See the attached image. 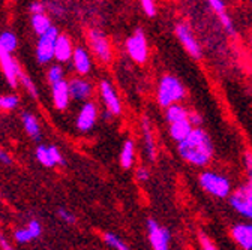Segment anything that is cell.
Returning a JSON list of instances; mask_svg holds the SVG:
<instances>
[{"label":"cell","mask_w":252,"mask_h":250,"mask_svg":"<svg viewBox=\"0 0 252 250\" xmlns=\"http://www.w3.org/2000/svg\"><path fill=\"white\" fill-rule=\"evenodd\" d=\"M188 117H189V111L180 104L173 105L165 110V120L168 124H173V123H177L182 120H188Z\"/></svg>","instance_id":"cell-22"},{"label":"cell","mask_w":252,"mask_h":250,"mask_svg":"<svg viewBox=\"0 0 252 250\" xmlns=\"http://www.w3.org/2000/svg\"><path fill=\"white\" fill-rule=\"evenodd\" d=\"M174 33L189 56H192L194 58H201V47H200L197 38L194 36L191 27H189L186 23H179L174 28Z\"/></svg>","instance_id":"cell-8"},{"label":"cell","mask_w":252,"mask_h":250,"mask_svg":"<svg viewBox=\"0 0 252 250\" xmlns=\"http://www.w3.org/2000/svg\"><path fill=\"white\" fill-rule=\"evenodd\" d=\"M48 148H50V153H51V158H53L54 164H63V158H62L60 151L56 147H48Z\"/></svg>","instance_id":"cell-41"},{"label":"cell","mask_w":252,"mask_h":250,"mask_svg":"<svg viewBox=\"0 0 252 250\" xmlns=\"http://www.w3.org/2000/svg\"><path fill=\"white\" fill-rule=\"evenodd\" d=\"M32 26H33V30L39 36L45 35L48 30L53 27L50 18L45 14H36V15L32 17Z\"/></svg>","instance_id":"cell-23"},{"label":"cell","mask_w":252,"mask_h":250,"mask_svg":"<svg viewBox=\"0 0 252 250\" xmlns=\"http://www.w3.org/2000/svg\"><path fill=\"white\" fill-rule=\"evenodd\" d=\"M98 118V110L96 105L93 102H86L83 105V108L80 110V114L77 117V128L81 132H89L90 129H93L94 123H96Z\"/></svg>","instance_id":"cell-12"},{"label":"cell","mask_w":252,"mask_h":250,"mask_svg":"<svg viewBox=\"0 0 252 250\" xmlns=\"http://www.w3.org/2000/svg\"><path fill=\"white\" fill-rule=\"evenodd\" d=\"M141 134H143L144 153L147 156V159L150 162H153L156 159V141H155L153 129H152V124H150V120L147 115H143V118H141Z\"/></svg>","instance_id":"cell-13"},{"label":"cell","mask_w":252,"mask_h":250,"mask_svg":"<svg viewBox=\"0 0 252 250\" xmlns=\"http://www.w3.org/2000/svg\"><path fill=\"white\" fill-rule=\"evenodd\" d=\"M126 51L135 63H146L149 58V44L141 28H137L135 33L126 41Z\"/></svg>","instance_id":"cell-5"},{"label":"cell","mask_w":252,"mask_h":250,"mask_svg":"<svg viewBox=\"0 0 252 250\" xmlns=\"http://www.w3.org/2000/svg\"><path fill=\"white\" fill-rule=\"evenodd\" d=\"M99 93H101V98L104 101V105L107 108V112H110L111 115H120L122 114V104H120V99H119L117 93H116V90L110 81H101Z\"/></svg>","instance_id":"cell-10"},{"label":"cell","mask_w":252,"mask_h":250,"mask_svg":"<svg viewBox=\"0 0 252 250\" xmlns=\"http://www.w3.org/2000/svg\"><path fill=\"white\" fill-rule=\"evenodd\" d=\"M177 153L186 164L204 168L213 159L215 147L209 134L203 128H197L186 139L177 144Z\"/></svg>","instance_id":"cell-1"},{"label":"cell","mask_w":252,"mask_h":250,"mask_svg":"<svg viewBox=\"0 0 252 250\" xmlns=\"http://www.w3.org/2000/svg\"><path fill=\"white\" fill-rule=\"evenodd\" d=\"M23 124L26 132L33 138V139H41V129H39V123L36 117L30 112H23Z\"/></svg>","instance_id":"cell-21"},{"label":"cell","mask_w":252,"mask_h":250,"mask_svg":"<svg viewBox=\"0 0 252 250\" xmlns=\"http://www.w3.org/2000/svg\"><path fill=\"white\" fill-rule=\"evenodd\" d=\"M0 162L5 164V165H9L12 162V158H11V156L5 150H2V148H0Z\"/></svg>","instance_id":"cell-42"},{"label":"cell","mask_w":252,"mask_h":250,"mask_svg":"<svg viewBox=\"0 0 252 250\" xmlns=\"http://www.w3.org/2000/svg\"><path fill=\"white\" fill-rule=\"evenodd\" d=\"M198 240H200V246H201V250H218V247L213 244V241L206 235V234H203V232H200V237H198Z\"/></svg>","instance_id":"cell-34"},{"label":"cell","mask_w":252,"mask_h":250,"mask_svg":"<svg viewBox=\"0 0 252 250\" xmlns=\"http://www.w3.org/2000/svg\"><path fill=\"white\" fill-rule=\"evenodd\" d=\"M48 80H50V83L53 85L57 84V83H60V81H63V71L59 66H53L48 71Z\"/></svg>","instance_id":"cell-33"},{"label":"cell","mask_w":252,"mask_h":250,"mask_svg":"<svg viewBox=\"0 0 252 250\" xmlns=\"http://www.w3.org/2000/svg\"><path fill=\"white\" fill-rule=\"evenodd\" d=\"M104 241L110 246V247H113L114 250H132V249H129L128 246H126L116 234H113V232H105L104 234Z\"/></svg>","instance_id":"cell-27"},{"label":"cell","mask_w":252,"mask_h":250,"mask_svg":"<svg viewBox=\"0 0 252 250\" xmlns=\"http://www.w3.org/2000/svg\"><path fill=\"white\" fill-rule=\"evenodd\" d=\"M0 244H2V247H3L5 250H12V249H11V246L8 244V241H6L5 238H0Z\"/></svg>","instance_id":"cell-43"},{"label":"cell","mask_w":252,"mask_h":250,"mask_svg":"<svg viewBox=\"0 0 252 250\" xmlns=\"http://www.w3.org/2000/svg\"><path fill=\"white\" fill-rule=\"evenodd\" d=\"M89 42L90 47L102 63H110L113 60V48L110 44V39L105 36L98 28H90L89 30Z\"/></svg>","instance_id":"cell-6"},{"label":"cell","mask_w":252,"mask_h":250,"mask_svg":"<svg viewBox=\"0 0 252 250\" xmlns=\"http://www.w3.org/2000/svg\"><path fill=\"white\" fill-rule=\"evenodd\" d=\"M57 216L62 219L63 222H66V223H75V216L72 214V213H69L68 210H65V208H59L57 210Z\"/></svg>","instance_id":"cell-36"},{"label":"cell","mask_w":252,"mask_h":250,"mask_svg":"<svg viewBox=\"0 0 252 250\" xmlns=\"http://www.w3.org/2000/svg\"><path fill=\"white\" fill-rule=\"evenodd\" d=\"M69 99H71L69 85L66 81H60L53 85V101L59 110H65L69 104Z\"/></svg>","instance_id":"cell-16"},{"label":"cell","mask_w":252,"mask_h":250,"mask_svg":"<svg viewBox=\"0 0 252 250\" xmlns=\"http://www.w3.org/2000/svg\"><path fill=\"white\" fill-rule=\"evenodd\" d=\"M14 238H15V241L20 243V244H24V243H29V241L33 240V237H32V234L29 232L27 228H26V229H17L15 234H14Z\"/></svg>","instance_id":"cell-32"},{"label":"cell","mask_w":252,"mask_h":250,"mask_svg":"<svg viewBox=\"0 0 252 250\" xmlns=\"http://www.w3.org/2000/svg\"><path fill=\"white\" fill-rule=\"evenodd\" d=\"M36 159L44 165V167H54V161L51 158V153H50V148L45 147V145H39L36 148Z\"/></svg>","instance_id":"cell-26"},{"label":"cell","mask_w":252,"mask_h":250,"mask_svg":"<svg viewBox=\"0 0 252 250\" xmlns=\"http://www.w3.org/2000/svg\"><path fill=\"white\" fill-rule=\"evenodd\" d=\"M189 121H191V124H192V128L194 129H197V128H201V124H203V117L198 114V112H195V111H189Z\"/></svg>","instance_id":"cell-38"},{"label":"cell","mask_w":252,"mask_h":250,"mask_svg":"<svg viewBox=\"0 0 252 250\" xmlns=\"http://www.w3.org/2000/svg\"><path fill=\"white\" fill-rule=\"evenodd\" d=\"M59 38V32L56 27H51L48 32L42 36H39L38 47H36V58L39 63H48V61L54 57V47L56 41Z\"/></svg>","instance_id":"cell-9"},{"label":"cell","mask_w":252,"mask_h":250,"mask_svg":"<svg viewBox=\"0 0 252 250\" xmlns=\"http://www.w3.org/2000/svg\"><path fill=\"white\" fill-rule=\"evenodd\" d=\"M0 66L3 69V74L8 80V83L15 87L20 81V75L23 74L20 69V65L15 61L14 57H11V54H3L0 57Z\"/></svg>","instance_id":"cell-14"},{"label":"cell","mask_w":252,"mask_h":250,"mask_svg":"<svg viewBox=\"0 0 252 250\" xmlns=\"http://www.w3.org/2000/svg\"><path fill=\"white\" fill-rule=\"evenodd\" d=\"M72 60H74V68L80 75H86L90 72L92 61H90L89 53L84 48H75L72 54Z\"/></svg>","instance_id":"cell-19"},{"label":"cell","mask_w":252,"mask_h":250,"mask_svg":"<svg viewBox=\"0 0 252 250\" xmlns=\"http://www.w3.org/2000/svg\"><path fill=\"white\" fill-rule=\"evenodd\" d=\"M251 44H252V41H251Z\"/></svg>","instance_id":"cell-45"},{"label":"cell","mask_w":252,"mask_h":250,"mask_svg":"<svg viewBox=\"0 0 252 250\" xmlns=\"http://www.w3.org/2000/svg\"><path fill=\"white\" fill-rule=\"evenodd\" d=\"M30 9H32V12H33V15H36V14H44L45 5H44L42 2H33V3L30 5Z\"/></svg>","instance_id":"cell-40"},{"label":"cell","mask_w":252,"mask_h":250,"mask_svg":"<svg viewBox=\"0 0 252 250\" xmlns=\"http://www.w3.org/2000/svg\"><path fill=\"white\" fill-rule=\"evenodd\" d=\"M69 85V95L72 99L75 101H86L90 98L92 95V84L86 80H81V78H74L68 83Z\"/></svg>","instance_id":"cell-15"},{"label":"cell","mask_w":252,"mask_h":250,"mask_svg":"<svg viewBox=\"0 0 252 250\" xmlns=\"http://www.w3.org/2000/svg\"><path fill=\"white\" fill-rule=\"evenodd\" d=\"M231 208L246 219V222H252V189L246 184L240 186L239 189H234L233 194L228 198Z\"/></svg>","instance_id":"cell-4"},{"label":"cell","mask_w":252,"mask_h":250,"mask_svg":"<svg viewBox=\"0 0 252 250\" xmlns=\"http://www.w3.org/2000/svg\"><path fill=\"white\" fill-rule=\"evenodd\" d=\"M3 56V53H2V50H0V57H2Z\"/></svg>","instance_id":"cell-44"},{"label":"cell","mask_w":252,"mask_h":250,"mask_svg":"<svg viewBox=\"0 0 252 250\" xmlns=\"http://www.w3.org/2000/svg\"><path fill=\"white\" fill-rule=\"evenodd\" d=\"M141 9L143 12L147 15V17H155L156 15V3L153 2V0H141Z\"/></svg>","instance_id":"cell-31"},{"label":"cell","mask_w":252,"mask_h":250,"mask_svg":"<svg viewBox=\"0 0 252 250\" xmlns=\"http://www.w3.org/2000/svg\"><path fill=\"white\" fill-rule=\"evenodd\" d=\"M135 177H137V180H138V181L144 183V181H147V180H149L150 172H149V169H147L146 167H140V168H137V171H135Z\"/></svg>","instance_id":"cell-39"},{"label":"cell","mask_w":252,"mask_h":250,"mask_svg":"<svg viewBox=\"0 0 252 250\" xmlns=\"http://www.w3.org/2000/svg\"><path fill=\"white\" fill-rule=\"evenodd\" d=\"M186 96V88L179 78L174 75H164L158 81L156 87V99L162 108H170L180 104Z\"/></svg>","instance_id":"cell-2"},{"label":"cell","mask_w":252,"mask_h":250,"mask_svg":"<svg viewBox=\"0 0 252 250\" xmlns=\"http://www.w3.org/2000/svg\"><path fill=\"white\" fill-rule=\"evenodd\" d=\"M18 105V98L15 95L0 96V110H14Z\"/></svg>","instance_id":"cell-28"},{"label":"cell","mask_w":252,"mask_h":250,"mask_svg":"<svg viewBox=\"0 0 252 250\" xmlns=\"http://www.w3.org/2000/svg\"><path fill=\"white\" fill-rule=\"evenodd\" d=\"M27 229H29V232L32 234V237H33V240L38 238V237L42 234V228H41V223H39L38 221H32V222H29Z\"/></svg>","instance_id":"cell-35"},{"label":"cell","mask_w":252,"mask_h":250,"mask_svg":"<svg viewBox=\"0 0 252 250\" xmlns=\"http://www.w3.org/2000/svg\"><path fill=\"white\" fill-rule=\"evenodd\" d=\"M243 162H245V168H246V174H248V181H246V186L249 189H252V153H245V158H243Z\"/></svg>","instance_id":"cell-29"},{"label":"cell","mask_w":252,"mask_h":250,"mask_svg":"<svg viewBox=\"0 0 252 250\" xmlns=\"http://www.w3.org/2000/svg\"><path fill=\"white\" fill-rule=\"evenodd\" d=\"M20 81L23 83V85H24V88L30 93L32 96H38V90H36V85L33 84V81H32L27 75H24V74H21L20 75Z\"/></svg>","instance_id":"cell-30"},{"label":"cell","mask_w":252,"mask_h":250,"mask_svg":"<svg viewBox=\"0 0 252 250\" xmlns=\"http://www.w3.org/2000/svg\"><path fill=\"white\" fill-rule=\"evenodd\" d=\"M120 165L125 168V169H129L132 168L134 162H135V142L132 139H126L122 145V150H120Z\"/></svg>","instance_id":"cell-20"},{"label":"cell","mask_w":252,"mask_h":250,"mask_svg":"<svg viewBox=\"0 0 252 250\" xmlns=\"http://www.w3.org/2000/svg\"><path fill=\"white\" fill-rule=\"evenodd\" d=\"M194 131L191 121L188 120H182V121H177V123H173V124H168V132H170V137L179 144L182 142L183 139H186Z\"/></svg>","instance_id":"cell-17"},{"label":"cell","mask_w":252,"mask_h":250,"mask_svg":"<svg viewBox=\"0 0 252 250\" xmlns=\"http://www.w3.org/2000/svg\"><path fill=\"white\" fill-rule=\"evenodd\" d=\"M147 235L153 250H170V241H171L170 231L161 226L153 219L147 221Z\"/></svg>","instance_id":"cell-7"},{"label":"cell","mask_w":252,"mask_h":250,"mask_svg":"<svg viewBox=\"0 0 252 250\" xmlns=\"http://www.w3.org/2000/svg\"><path fill=\"white\" fill-rule=\"evenodd\" d=\"M218 20H219L220 26L224 27V30H225V32H227L230 36H234V35H236V27H234L233 18L230 17V14H228L227 11L218 14Z\"/></svg>","instance_id":"cell-25"},{"label":"cell","mask_w":252,"mask_h":250,"mask_svg":"<svg viewBox=\"0 0 252 250\" xmlns=\"http://www.w3.org/2000/svg\"><path fill=\"white\" fill-rule=\"evenodd\" d=\"M209 6L212 8V11L216 15L220 14V12H224V11H227V5H225V2H222V0H210Z\"/></svg>","instance_id":"cell-37"},{"label":"cell","mask_w":252,"mask_h":250,"mask_svg":"<svg viewBox=\"0 0 252 250\" xmlns=\"http://www.w3.org/2000/svg\"><path fill=\"white\" fill-rule=\"evenodd\" d=\"M17 48V38L11 32L0 33V50L3 54H11Z\"/></svg>","instance_id":"cell-24"},{"label":"cell","mask_w":252,"mask_h":250,"mask_svg":"<svg viewBox=\"0 0 252 250\" xmlns=\"http://www.w3.org/2000/svg\"><path fill=\"white\" fill-rule=\"evenodd\" d=\"M198 183L206 194L218 199L230 198V195L233 194L231 180L227 175L216 171H203L198 175Z\"/></svg>","instance_id":"cell-3"},{"label":"cell","mask_w":252,"mask_h":250,"mask_svg":"<svg viewBox=\"0 0 252 250\" xmlns=\"http://www.w3.org/2000/svg\"><path fill=\"white\" fill-rule=\"evenodd\" d=\"M230 234L240 250H252V222L236 223Z\"/></svg>","instance_id":"cell-11"},{"label":"cell","mask_w":252,"mask_h":250,"mask_svg":"<svg viewBox=\"0 0 252 250\" xmlns=\"http://www.w3.org/2000/svg\"><path fill=\"white\" fill-rule=\"evenodd\" d=\"M74 54L72 50V42L68 36L65 35H59L57 41H56V47H54V57L60 61H68Z\"/></svg>","instance_id":"cell-18"}]
</instances>
